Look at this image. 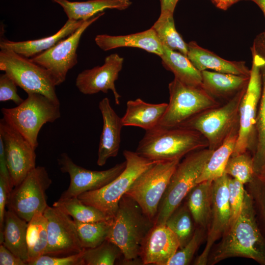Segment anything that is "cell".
Returning <instances> with one entry per match:
<instances>
[{
	"mask_svg": "<svg viewBox=\"0 0 265 265\" xmlns=\"http://www.w3.org/2000/svg\"><path fill=\"white\" fill-rule=\"evenodd\" d=\"M203 229V228H197L194 231L189 241L184 247L175 253L167 265H187L190 263L203 240L204 233Z\"/></svg>",
	"mask_w": 265,
	"mask_h": 265,
	"instance_id": "obj_40",
	"label": "cell"
},
{
	"mask_svg": "<svg viewBox=\"0 0 265 265\" xmlns=\"http://www.w3.org/2000/svg\"><path fill=\"white\" fill-rule=\"evenodd\" d=\"M84 250L79 253L67 256H53L43 255L28 262V265H84Z\"/></svg>",
	"mask_w": 265,
	"mask_h": 265,
	"instance_id": "obj_41",
	"label": "cell"
},
{
	"mask_svg": "<svg viewBox=\"0 0 265 265\" xmlns=\"http://www.w3.org/2000/svg\"><path fill=\"white\" fill-rule=\"evenodd\" d=\"M84 21L68 19L55 34L38 39L15 42L3 39L0 42V50H11L24 57L30 58L48 50L72 34Z\"/></svg>",
	"mask_w": 265,
	"mask_h": 265,
	"instance_id": "obj_22",
	"label": "cell"
},
{
	"mask_svg": "<svg viewBox=\"0 0 265 265\" xmlns=\"http://www.w3.org/2000/svg\"><path fill=\"white\" fill-rule=\"evenodd\" d=\"M11 190L5 179L0 176V235L2 233L5 207Z\"/></svg>",
	"mask_w": 265,
	"mask_h": 265,
	"instance_id": "obj_43",
	"label": "cell"
},
{
	"mask_svg": "<svg viewBox=\"0 0 265 265\" xmlns=\"http://www.w3.org/2000/svg\"><path fill=\"white\" fill-rule=\"evenodd\" d=\"M215 5L221 9L226 10L233 4L241 0H211Z\"/></svg>",
	"mask_w": 265,
	"mask_h": 265,
	"instance_id": "obj_46",
	"label": "cell"
},
{
	"mask_svg": "<svg viewBox=\"0 0 265 265\" xmlns=\"http://www.w3.org/2000/svg\"><path fill=\"white\" fill-rule=\"evenodd\" d=\"M48 220L43 212H38L28 222L26 239L28 262L43 255L48 243Z\"/></svg>",
	"mask_w": 265,
	"mask_h": 265,
	"instance_id": "obj_31",
	"label": "cell"
},
{
	"mask_svg": "<svg viewBox=\"0 0 265 265\" xmlns=\"http://www.w3.org/2000/svg\"><path fill=\"white\" fill-rule=\"evenodd\" d=\"M99 108L103 118V126L100 135L97 163L102 166L108 159L117 156L123 125L122 118L112 107L107 98H104L99 102Z\"/></svg>",
	"mask_w": 265,
	"mask_h": 265,
	"instance_id": "obj_20",
	"label": "cell"
},
{
	"mask_svg": "<svg viewBox=\"0 0 265 265\" xmlns=\"http://www.w3.org/2000/svg\"><path fill=\"white\" fill-rule=\"evenodd\" d=\"M163 47V53L160 56L163 66L172 72L175 78L191 85L202 83L201 72L193 65L188 58L182 53Z\"/></svg>",
	"mask_w": 265,
	"mask_h": 265,
	"instance_id": "obj_30",
	"label": "cell"
},
{
	"mask_svg": "<svg viewBox=\"0 0 265 265\" xmlns=\"http://www.w3.org/2000/svg\"><path fill=\"white\" fill-rule=\"evenodd\" d=\"M262 33L265 36V30L264 31V32Z\"/></svg>",
	"mask_w": 265,
	"mask_h": 265,
	"instance_id": "obj_51",
	"label": "cell"
},
{
	"mask_svg": "<svg viewBox=\"0 0 265 265\" xmlns=\"http://www.w3.org/2000/svg\"><path fill=\"white\" fill-rule=\"evenodd\" d=\"M256 3L263 11L265 17V0H249Z\"/></svg>",
	"mask_w": 265,
	"mask_h": 265,
	"instance_id": "obj_47",
	"label": "cell"
},
{
	"mask_svg": "<svg viewBox=\"0 0 265 265\" xmlns=\"http://www.w3.org/2000/svg\"><path fill=\"white\" fill-rule=\"evenodd\" d=\"M228 179L229 176L224 173L213 181L212 214L207 242L203 251L195 260L194 265L207 264L212 247L229 227L231 211L228 200Z\"/></svg>",
	"mask_w": 265,
	"mask_h": 265,
	"instance_id": "obj_17",
	"label": "cell"
},
{
	"mask_svg": "<svg viewBox=\"0 0 265 265\" xmlns=\"http://www.w3.org/2000/svg\"><path fill=\"white\" fill-rule=\"evenodd\" d=\"M60 105L42 94L31 93L27 94V97L20 105L12 108L3 107L1 111L2 118L35 150L43 125L60 117Z\"/></svg>",
	"mask_w": 265,
	"mask_h": 265,
	"instance_id": "obj_4",
	"label": "cell"
},
{
	"mask_svg": "<svg viewBox=\"0 0 265 265\" xmlns=\"http://www.w3.org/2000/svg\"><path fill=\"white\" fill-rule=\"evenodd\" d=\"M263 182H264V181H263ZM264 182L265 183V182ZM262 202H263V203H262L263 208L264 209V211H265V190L264 191V193H263V194Z\"/></svg>",
	"mask_w": 265,
	"mask_h": 265,
	"instance_id": "obj_49",
	"label": "cell"
},
{
	"mask_svg": "<svg viewBox=\"0 0 265 265\" xmlns=\"http://www.w3.org/2000/svg\"><path fill=\"white\" fill-rule=\"evenodd\" d=\"M0 265H25L26 263L15 255L3 244L0 245Z\"/></svg>",
	"mask_w": 265,
	"mask_h": 265,
	"instance_id": "obj_44",
	"label": "cell"
},
{
	"mask_svg": "<svg viewBox=\"0 0 265 265\" xmlns=\"http://www.w3.org/2000/svg\"><path fill=\"white\" fill-rule=\"evenodd\" d=\"M57 162L60 171L68 174L70 179L69 187L59 199L78 197L85 192L100 189L118 176L126 166L125 160L105 170H91L76 164L66 153L60 155Z\"/></svg>",
	"mask_w": 265,
	"mask_h": 265,
	"instance_id": "obj_14",
	"label": "cell"
},
{
	"mask_svg": "<svg viewBox=\"0 0 265 265\" xmlns=\"http://www.w3.org/2000/svg\"><path fill=\"white\" fill-rule=\"evenodd\" d=\"M180 248L176 235L165 225H155L146 237L140 257L143 265H167Z\"/></svg>",
	"mask_w": 265,
	"mask_h": 265,
	"instance_id": "obj_19",
	"label": "cell"
},
{
	"mask_svg": "<svg viewBox=\"0 0 265 265\" xmlns=\"http://www.w3.org/2000/svg\"><path fill=\"white\" fill-rule=\"evenodd\" d=\"M225 173L243 185L251 182L256 174L253 157L247 152L231 156L226 165Z\"/></svg>",
	"mask_w": 265,
	"mask_h": 265,
	"instance_id": "obj_37",
	"label": "cell"
},
{
	"mask_svg": "<svg viewBox=\"0 0 265 265\" xmlns=\"http://www.w3.org/2000/svg\"><path fill=\"white\" fill-rule=\"evenodd\" d=\"M258 177L259 180H260L261 181L265 182V176H263V177L258 176Z\"/></svg>",
	"mask_w": 265,
	"mask_h": 265,
	"instance_id": "obj_50",
	"label": "cell"
},
{
	"mask_svg": "<svg viewBox=\"0 0 265 265\" xmlns=\"http://www.w3.org/2000/svg\"><path fill=\"white\" fill-rule=\"evenodd\" d=\"M95 41L104 51L120 47H134L156 54L159 57L163 53L162 45L152 27L140 32L126 35L99 34L96 36Z\"/></svg>",
	"mask_w": 265,
	"mask_h": 265,
	"instance_id": "obj_23",
	"label": "cell"
},
{
	"mask_svg": "<svg viewBox=\"0 0 265 265\" xmlns=\"http://www.w3.org/2000/svg\"><path fill=\"white\" fill-rule=\"evenodd\" d=\"M257 175H258V176H265V163L262 166L259 173Z\"/></svg>",
	"mask_w": 265,
	"mask_h": 265,
	"instance_id": "obj_48",
	"label": "cell"
},
{
	"mask_svg": "<svg viewBox=\"0 0 265 265\" xmlns=\"http://www.w3.org/2000/svg\"><path fill=\"white\" fill-rule=\"evenodd\" d=\"M228 189L231 211L229 227L236 221L241 212L246 190L243 184L230 176L228 181Z\"/></svg>",
	"mask_w": 265,
	"mask_h": 265,
	"instance_id": "obj_39",
	"label": "cell"
},
{
	"mask_svg": "<svg viewBox=\"0 0 265 265\" xmlns=\"http://www.w3.org/2000/svg\"><path fill=\"white\" fill-rule=\"evenodd\" d=\"M213 182L197 184L187 194V205L195 222L200 228L210 224L212 207Z\"/></svg>",
	"mask_w": 265,
	"mask_h": 265,
	"instance_id": "obj_28",
	"label": "cell"
},
{
	"mask_svg": "<svg viewBox=\"0 0 265 265\" xmlns=\"http://www.w3.org/2000/svg\"><path fill=\"white\" fill-rule=\"evenodd\" d=\"M51 0L63 8L68 19L76 21L88 20L106 9L125 10L132 4L131 0Z\"/></svg>",
	"mask_w": 265,
	"mask_h": 265,
	"instance_id": "obj_27",
	"label": "cell"
},
{
	"mask_svg": "<svg viewBox=\"0 0 265 265\" xmlns=\"http://www.w3.org/2000/svg\"><path fill=\"white\" fill-rule=\"evenodd\" d=\"M252 46L259 54L262 83L256 120V129H257L265 124V36L263 33L256 37Z\"/></svg>",
	"mask_w": 265,
	"mask_h": 265,
	"instance_id": "obj_38",
	"label": "cell"
},
{
	"mask_svg": "<svg viewBox=\"0 0 265 265\" xmlns=\"http://www.w3.org/2000/svg\"><path fill=\"white\" fill-rule=\"evenodd\" d=\"M100 12L85 20L72 34L30 60L46 69L55 86L62 83L68 71L78 63L77 50L80 38L86 28L104 15Z\"/></svg>",
	"mask_w": 265,
	"mask_h": 265,
	"instance_id": "obj_13",
	"label": "cell"
},
{
	"mask_svg": "<svg viewBox=\"0 0 265 265\" xmlns=\"http://www.w3.org/2000/svg\"><path fill=\"white\" fill-rule=\"evenodd\" d=\"M192 216L187 204L179 206L170 215L165 224L176 235L182 248L194 233Z\"/></svg>",
	"mask_w": 265,
	"mask_h": 265,
	"instance_id": "obj_35",
	"label": "cell"
},
{
	"mask_svg": "<svg viewBox=\"0 0 265 265\" xmlns=\"http://www.w3.org/2000/svg\"><path fill=\"white\" fill-rule=\"evenodd\" d=\"M53 206L72 216L74 220L82 222H94L111 219L100 210L84 204L78 197L59 199L53 203Z\"/></svg>",
	"mask_w": 265,
	"mask_h": 265,
	"instance_id": "obj_33",
	"label": "cell"
},
{
	"mask_svg": "<svg viewBox=\"0 0 265 265\" xmlns=\"http://www.w3.org/2000/svg\"><path fill=\"white\" fill-rule=\"evenodd\" d=\"M28 222L12 211L5 212L2 233L0 243L27 265L28 260L26 239Z\"/></svg>",
	"mask_w": 265,
	"mask_h": 265,
	"instance_id": "obj_25",
	"label": "cell"
},
{
	"mask_svg": "<svg viewBox=\"0 0 265 265\" xmlns=\"http://www.w3.org/2000/svg\"><path fill=\"white\" fill-rule=\"evenodd\" d=\"M259 177H263V176H259Z\"/></svg>",
	"mask_w": 265,
	"mask_h": 265,
	"instance_id": "obj_52",
	"label": "cell"
},
{
	"mask_svg": "<svg viewBox=\"0 0 265 265\" xmlns=\"http://www.w3.org/2000/svg\"><path fill=\"white\" fill-rule=\"evenodd\" d=\"M123 155L126 166L118 176L101 188L85 192L78 197L84 204L100 210L110 218L114 217L120 199L135 180L159 161L148 159L129 150L124 151Z\"/></svg>",
	"mask_w": 265,
	"mask_h": 265,
	"instance_id": "obj_6",
	"label": "cell"
},
{
	"mask_svg": "<svg viewBox=\"0 0 265 265\" xmlns=\"http://www.w3.org/2000/svg\"><path fill=\"white\" fill-rule=\"evenodd\" d=\"M101 66L86 69L80 72L76 79V86L84 95H92L100 92L107 93L111 90L116 105H119L121 96L116 90L115 81L122 70L124 58L117 53L107 56Z\"/></svg>",
	"mask_w": 265,
	"mask_h": 265,
	"instance_id": "obj_18",
	"label": "cell"
},
{
	"mask_svg": "<svg viewBox=\"0 0 265 265\" xmlns=\"http://www.w3.org/2000/svg\"><path fill=\"white\" fill-rule=\"evenodd\" d=\"M180 160L157 161L135 180L125 194L135 201L154 222L170 178Z\"/></svg>",
	"mask_w": 265,
	"mask_h": 265,
	"instance_id": "obj_9",
	"label": "cell"
},
{
	"mask_svg": "<svg viewBox=\"0 0 265 265\" xmlns=\"http://www.w3.org/2000/svg\"><path fill=\"white\" fill-rule=\"evenodd\" d=\"M48 220V243L44 255L67 256L82 252L75 223L57 208L48 206L43 213Z\"/></svg>",
	"mask_w": 265,
	"mask_h": 265,
	"instance_id": "obj_16",
	"label": "cell"
},
{
	"mask_svg": "<svg viewBox=\"0 0 265 265\" xmlns=\"http://www.w3.org/2000/svg\"><path fill=\"white\" fill-rule=\"evenodd\" d=\"M179 0H160V13L173 14Z\"/></svg>",
	"mask_w": 265,
	"mask_h": 265,
	"instance_id": "obj_45",
	"label": "cell"
},
{
	"mask_svg": "<svg viewBox=\"0 0 265 265\" xmlns=\"http://www.w3.org/2000/svg\"><path fill=\"white\" fill-rule=\"evenodd\" d=\"M251 51L252 65L250 79L240 105L238 135L232 156L247 152L252 145L256 132L257 116L262 83L259 54L253 47Z\"/></svg>",
	"mask_w": 265,
	"mask_h": 265,
	"instance_id": "obj_12",
	"label": "cell"
},
{
	"mask_svg": "<svg viewBox=\"0 0 265 265\" xmlns=\"http://www.w3.org/2000/svg\"><path fill=\"white\" fill-rule=\"evenodd\" d=\"M208 147L206 138L195 130L158 125L146 131L135 152L153 160H181L192 151Z\"/></svg>",
	"mask_w": 265,
	"mask_h": 265,
	"instance_id": "obj_2",
	"label": "cell"
},
{
	"mask_svg": "<svg viewBox=\"0 0 265 265\" xmlns=\"http://www.w3.org/2000/svg\"><path fill=\"white\" fill-rule=\"evenodd\" d=\"M169 102L158 125L177 127L190 118L221 105L202 86L184 83L174 78L168 85Z\"/></svg>",
	"mask_w": 265,
	"mask_h": 265,
	"instance_id": "obj_8",
	"label": "cell"
},
{
	"mask_svg": "<svg viewBox=\"0 0 265 265\" xmlns=\"http://www.w3.org/2000/svg\"><path fill=\"white\" fill-rule=\"evenodd\" d=\"M74 221L80 243L87 249L96 247L107 239L113 218L94 222Z\"/></svg>",
	"mask_w": 265,
	"mask_h": 265,
	"instance_id": "obj_34",
	"label": "cell"
},
{
	"mask_svg": "<svg viewBox=\"0 0 265 265\" xmlns=\"http://www.w3.org/2000/svg\"><path fill=\"white\" fill-rule=\"evenodd\" d=\"M238 131V126L236 127L223 143L213 150L199 177L197 184L207 181L213 182L224 174L227 162L235 149Z\"/></svg>",
	"mask_w": 265,
	"mask_h": 265,
	"instance_id": "obj_29",
	"label": "cell"
},
{
	"mask_svg": "<svg viewBox=\"0 0 265 265\" xmlns=\"http://www.w3.org/2000/svg\"><path fill=\"white\" fill-rule=\"evenodd\" d=\"M168 104H150L140 98L129 100L122 117L123 126H135L145 131L157 126L163 115Z\"/></svg>",
	"mask_w": 265,
	"mask_h": 265,
	"instance_id": "obj_24",
	"label": "cell"
},
{
	"mask_svg": "<svg viewBox=\"0 0 265 265\" xmlns=\"http://www.w3.org/2000/svg\"><path fill=\"white\" fill-rule=\"evenodd\" d=\"M6 164L13 187L36 167L35 149L27 140L3 118L0 120Z\"/></svg>",
	"mask_w": 265,
	"mask_h": 265,
	"instance_id": "obj_15",
	"label": "cell"
},
{
	"mask_svg": "<svg viewBox=\"0 0 265 265\" xmlns=\"http://www.w3.org/2000/svg\"><path fill=\"white\" fill-rule=\"evenodd\" d=\"M247 86L225 104L202 112L178 126L198 132L207 140L208 148L215 150L238 126L240 105Z\"/></svg>",
	"mask_w": 265,
	"mask_h": 265,
	"instance_id": "obj_7",
	"label": "cell"
},
{
	"mask_svg": "<svg viewBox=\"0 0 265 265\" xmlns=\"http://www.w3.org/2000/svg\"><path fill=\"white\" fill-rule=\"evenodd\" d=\"M17 85L13 80L6 73L0 76V102L12 101L17 106L20 105L24 100L17 93Z\"/></svg>",
	"mask_w": 265,
	"mask_h": 265,
	"instance_id": "obj_42",
	"label": "cell"
},
{
	"mask_svg": "<svg viewBox=\"0 0 265 265\" xmlns=\"http://www.w3.org/2000/svg\"><path fill=\"white\" fill-rule=\"evenodd\" d=\"M210 253L208 263L214 265L231 257H245L265 265V242L257 226L252 201L246 191L242 210Z\"/></svg>",
	"mask_w": 265,
	"mask_h": 265,
	"instance_id": "obj_1",
	"label": "cell"
},
{
	"mask_svg": "<svg viewBox=\"0 0 265 265\" xmlns=\"http://www.w3.org/2000/svg\"><path fill=\"white\" fill-rule=\"evenodd\" d=\"M121 255L120 248L106 239L96 247L84 249L83 260L84 265H113Z\"/></svg>",
	"mask_w": 265,
	"mask_h": 265,
	"instance_id": "obj_36",
	"label": "cell"
},
{
	"mask_svg": "<svg viewBox=\"0 0 265 265\" xmlns=\"http://www.w3.org/2000/svg\"><path fill=\"white\" fill-rule=\"evenodd\" d=\"M201 73L202 86L216 99L231 98L247 86L250 79V76L209 70L203 71Z\"/></svg>",
	"mask_w": 265,
	"mask_h": 265,
	"instance_id": "obj_26",
	"label": "cell"
},
{
	"mask_svg": "<svg viewBox=\"0 0 265 265\" xmlns=\"http://www.w3.org/2000/svg\"><path fill=\"white\" fill-rule=\"evenodd\" d=\"M151 27L156 33L162 46L187 56V44L176 30L173 14L160 13Z\"/></svg>",
	"mask_w": 265,
	"mask_h": 265,
	"instance_id": "obj_32",
	"label": "cell"
},
{
	"mask_svg": "<svg viewBox=\"0 0 265 265\" xmlns=\"http://www.w3.org/2000/svg\"><path fill=\"white\" fill-rule=\"evenodd\" d=\"M52 183L45 167L36 166L13 187L9 195L7 209L28 222L36 213H44L48 206L46 191Z\"/></svg>",
	"mask_w": 265,
	"mask_h": 265,
	"instance_id": "obj_11",
	"label": "cell"
},
{
	"mask_svg": "<svg viewBox=\"0 0 265 265\" xmlns=\"http://www.w3.org/2000/svg\"><path fill=\"white\" fill-rule=\"evenodd\" d=\"M213 150L206 148L192 151L178 163L160 202L155 225L165 224L172 213L195 186Z\"/></svg>",
	"mask_w": 265,
	"mask_h": 265,
	"instance_id": "obj_5",
	"label": "cell"
},
{
	"mask_svg": "<svg viewBox=\"0 0 265 265\" xmlns=\"http://www.w3.org/2000/svg\"><path fill=\"white\" fill-rule=\"evenodd\" d=\"M155 226V222L139 205L125 194L119 203L107 238L121 250L126 262H132L140 255L142 244Z\"/></svg>",
	"mask_w": 265,
	"mask_h": 265,
	"instance_id": "obj_3",
	"label": "cell"
},
{
	"mask_svg": "<svg viewBox=\"0 0 265 265\" xmlns=\"http://www.w3.org/2000/svg\"><path fill=\"white\" fill-rule=\"evenodd\" d=\"M0 70L27 94H41L60 104L55 92L56 86L48 72L30 58L11 50H1Z\"/></svg>",
	"mask_w": 265,
	"mask_h": 265,
	"instance_id": "obj_10",
	"label": "cell"
},
{
	"mask_svg": "<svg viewBox=\"0 0 265 265\" xmlns=\"http://www.w3.org/2000/svg\"><path fill=\"white\" fill-rule=\"evenodd\" d=\"M187 57L200 72L213 71L250 76V70L244 61H230L218 56L212 52L199 46L195 41L187 44Z\"/></svg>",
	"mask_w": 265,
	"mask_h": 265,
	"instance_id": "obj_21",
	"label": "cell"
}]
</instances>
